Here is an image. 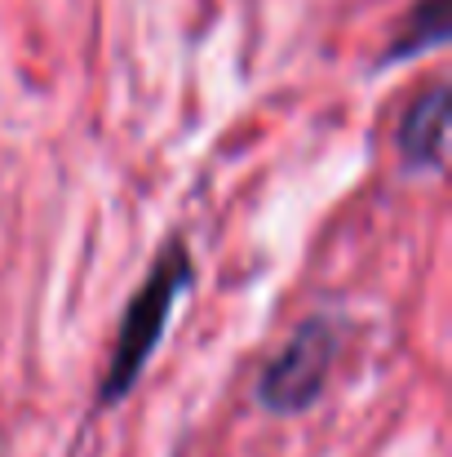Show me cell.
I'll return each mask as SVG.
<instances>
[{
  "mask_svg": "<svg viewBox=\"0 0 452 457\" xmlns=\"http://www.w3.org/2000/svg\"><path fill=\"white\" fill-rule=\"evenodd\" d=\"M448 143V85H431L399 120V160L404 169H444Z\"/></svg>",
  "mask_w": 452,
  "mask_h": 457,
  "instance_id": "3",
  "label": "cell"
},
{
  "mask_svg": "<svg viewBox=\"0 0 452 457\" xmlns=\"http://www.w3.org/2000/svg\"><path fill=\"white\" fill-rule=\"evenodd\" d=\"M444 40H448V0H417L399 22L395 45L382 54V62H404L422 49H440Z\"/></svg>",
  "mask_w": 452,
  "mask_h": 457,
  "instance_id": "4",
  "label": "cell"
},
{
  "mask_svg": "<svg viewBox=\"0 0 452 457\" xmlns=\"http://www.w3.org/2000/svg\"><path fill=\"white\" fill-rule=\"evenodd\" d=\"M337 346H341V333L328 324V320H306L293 342L262 369L258 378V400L262 409L271 413H301L319 400L328 373H333V360H337Z\"/></svg>",
  "mask_w": 452,
  "mask_h": 457,
  "instance_id": "2",
  "label": "cell"
},
{
  "mask_svg": "<svg viewBox=\"0 0 452 457\" xmlns=\"http://www.w3.org/2000/svg\"><path fill=\"white\" fill-rule=\"evenodd\" d=\"M191 253H186V245L173 236L164 249H160V262L151 267V276L143 280V289L134 294V303L125 311V320H120V337H116V355H111V369H107V378H103V404H116V400H125L129 391H134V382L143 378V369H147L151 351L160 346V337H164V328H168V315H173V306L177 298L191 289Z\"/></svg>",
  "mask_w": 452,
  "mask_h": 457,
  "instance_id": "1",
  "label": "cell"
}]
</instances>
